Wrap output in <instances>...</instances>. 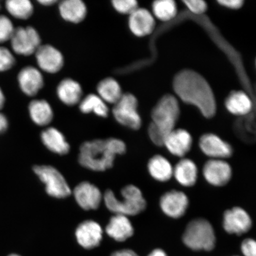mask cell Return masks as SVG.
Instances as JSON below:
<instances>
[{
  "label": "cell",
  "instance_id": "cell-38",
  "mask_svg": "<svg viewBox=\"0 0 256 256\" xmlns=\"http://www.w3.org/2000/svg\"><path fill=\"white\" fill-rule=\"evenodd\" d=\"M8 128V118L0 112V135L4 133Z\"/></svg>",
  "mask_w": 256,
  "mask_h": 256
},
{
  "label": "cell",
  "instance_id": "cell-8",
  "mask_svg": "<svg viewBox=\"0 0 256 256\" xmlns=\"http://www.w3.org/2000/svg\"><path fill=\"white\" fill-rule=\"evenodd\" d=\"M10 42L12 52L24 56L34 55L42 44L39 32L32 26L15 28Z\"/></svg>",
  "mask_w": 256,
  "mask_h": 256
},
{
  "label": "cell",
  "instance_id": "cell-29",
  "mask_svg": "<svg viewBox=\"0 0 256 256\" xmlns=\"http://www.w3.org/2000/svg\"><path fill=\"white\" fill-rule=\"evenodd\" d=\"M5 6L9 14L18 20H28L34 14V6L30 0H8Z\"/></svg>",
  "mask_w": 256,
  "mask_h": 256
},
{
  "label": "cell",
  "instance_id": "cell-10",
  "mask_svg": "<svg viewBox=\"0 0 256 256\" xmlns=\"http://www.w3.org/2000/svg\"><path fill=\"white\" fill-rule=\"evenodd\" d=\"M159 206L166 216L172 219H180L186 213L190 199L184 192L172 190L165 192L160 197Z\"/></svg>",
  "mask_w": 256,
  "mask_h": 256
},
{
  "label": "cell",
  "instance_id": "cell-3",
  "mask_svg": "<svg viewBox=\"0 0 256 256\" xmlns=\"http://www.w3.org/2000/svg\"><path fill=\"white\" fill-rule=\"evenodd\" d=\"M121 199L114 192L108 190L103 197L106 206L114 214L126 216L139 215L146 210L147 203L139 188L129 184L121 190Z\"/></svg>",
  "mask_w": 256,
  "mask_h": 256
},
{
  "label": "cell",
  "instance_id": "cell-17",
  "mask_svg": "<svg viewBox=\"0 0 256 256\" xmlns=\"http://www.w3.org/2000/svg\"><path fill=\"white\" fill-rule=\"evenodd\" d=\"M76 241L82 248L92 249L98 247L103 238V230L98 222L85 220L78 226L76 231Z\"/></svg>",
  "mask_w": 256,
  "mask_h": 256
},
{
  "label": "cell",
  "instance_id": "cell-25",
  "mask_svg": "<svg viewBox=\"0 0 256 256\" xmlns=\"http://www.w3.org/2000/svg\"><path fill=\"white\" fill-rule=\"evenodd\" d=\"M42 142L51 152L60 155H64L70 151V146L66 137L58 130L49 127L41 133Z\"/></svg>",
  "mask_w": 256,
  "mask_h": 256
},
{
  "label": "cell",
  "instance_id": "cell-35",
  "mask_svg": "<svg viewBox=\"0 0 256 256\" xmlns=\"http://www.w3.org/2000/svg\"><path fill=\"white\" fill-rule=\"evenodd\" d=\"M184 2L194 14H200L206 11L207 4L202 0H186Z\"/></svg>",
  "mask_w": 256,
  "mask_h": 256
},
{
  "label": "cell",
  "instance_id": "cell-22",
  "mask_svg": "<svg viewBox=\"0 0 256 256\" xmlns=\"http://www.w3.org/2000/svg\"><path fill=\"white\" fill-rule=\"evenodd\" d=\"M59 14L64 20L78 24L85 20L88 8L82 0H63L58 2Z\"/></svg>",
  "mask_w": 256,
  "mask_h": 256
},
{
  "label": "cell",
  "instance_id": "cell-24",
  "mask_svg": "<svg viewBox=\"0 0 256 256\" xmlns=\"http://www.w3.org/2000/svg\"><path fill=\"white\" fill-rule=\"evenodd\" d=\"M28 112L31 120L38 126H48L54 119L53 108L44 99L32 100L28 104Z\"/></svg>",
  "mask_w": 256,
  "mask_h": 256
},
{
  "label": "cell",
  "instance_id": "cell-41",
  "mask_svg": "<svg viewBox=\"0 0 256 256\" xmlns=\"http://www.w3.org/2000/svg\"><path fill=\"white\" fill-rule=\"evenodd\" d=\"M148 256H168L166 252L162 249H156Z\"/></svg>",
  "mask_w": 256,
  "mask_h": 256
},
{
  "label": "cell",
  "instance_id": "cell-40",
  "mask_svg": "<svg viewBox=\"0 0 256 256\" xmlns=\"http://www.w3.org/2000/svg\"><path fill=\"white\" fill-rule=\"evenodd\" d=\"M40 4L46 7H50V6H52L58 3V2L56 0H40L38 2Z\"/></svg>",
  "mask_w": 256,
  "mask_h": 256
},
{
  "label": "cell",
  "instance_id": "cell-4",
  "mask_svg": "<svg viewBox=\"0 0 256 256\" xmlns=\"http://www.w3.org/2000/svg\"><path fill=\"white\" fill-rule=\"evenodd\" d=\"M182 240L193 250L210 251L215 248L216 236L211 223L204 218H197L188 224Z\"/></svg>",
  "mask_w": 256,
  "mask_h": 256
},
{
  "label": "cell",
  "instance_id": "cell-20",
  "mask_svg": "<svg viewBox=\"0 0 256 256\" xmlns=\"http://www.w3.org/2000/svg\"><path fill=\"white\" fill-rule=\"evenodd\" d=\"M128 24L132 33L139 37L150 34L155 27L154 19L145 8H138L131 14Z\"/></svg>",
  "mask_w": 256,
  "mask_h": 256
},
{
  "label": "cell",
  "instance_id": "cell-13",
  "mask_svg": "<svg viewBox=\"0 0 256 256\" xmlns=\"http://www.w3.org/2000/svg\"><path fill=\"white\" fill-rule=\"evenodd\" d=\"M198 145L200 152L210 159L226 160L234 153L231 144L214 134H204L200 136Z\"/></svg>",
  "mask_w": 256,
  "mask_h": 256
},
{
  "label": "cell",
  "instance_id": "cell-28",
  "mask_svg": "<svg viewBox=\"0 0 256 256\" xmlns=\"http://www.w3.org/2000/svg\"><path fill=\"white\" fill-rule=\"evenodd\" d=\"M226 106L230 113L238 116H243L251 111L252 102L245 92H234L227 98Z\"/></svg>",
  "mask_w": 256,
  "mask_h": 256
},
{
  "label": "cell",
  "instance_id": "cell-15",
  "mask_svg": "<svg viewBox=\"0 0 256 256\" xmlns=\"http://www.w3.org/2000/svg\"><path fill=\"white\" fill-rule=\"evenodd\" d=\"M193 146L191 134L183 129L174 130L166 136L164 145L170 154L180 158L190 152Z\"/></svg>",
  "mask_w": 256,
  "mask_h": 256
},
{
  "label": "cell",
  "instance_id": "cell-14",
  "mask_svg": "<svg viewBox=\"0 0 256 256\" xmlns=\"http://www.w3.org/2000/svg\"><path fill=\"white\" fill-rule=\"evenodd\" d=\"M18 82L22 92L31 98L39 94L44 85L42 72L37 67L31 66H25L19 72Z\"/></svg>",
  "mask_w": 256,
  "mask_h": 256
},
{
  "label": "cell",
  "instance_id": "cell-32",
  "mask_svg": "<svg viewBox=\"0 0 256 256\" xmlns=\"http://www.w3.org/2000/svg\"><path fill=\"white\" fill-rule=\"evenodd\" d=\"M112 6L119 14L129 16L138 8L136 0H114Z\"/></svg>",
  "mask_w": 256,
  "mask_h": 256
},
{
  "label": "cell",
  "instance_id": "cell-34",
  "mask_svg": "<svg viewBox=\"0 0 256 256\" xmlns=\"http://www.w3.org/2000/svg\"><path fill=\"white\" fill-rule=\"evenodd\" d=\"M148 134L150 140L155 146H163L167 135H166L164 132H162L152 122L148 126Z\"/></svg>",
  "mask_w": 256,
  "mask_h": 256
},
{
  "label": "cell",
  "instance_id": "cell-44",
  "mask_svg": "<svg viewBox=\"0 0 256 256\" xmlns=\"http://www.w3.org/2000/svg\"><path fill=\"white\" fill-rule=\"evenodd\" d=\"M0 9H1V5H0Z\"/></svg>",
  "mask_w": 256,
  "mask_h": 256
},
{
  "label": "cell",
  "instance_id": "cell-7",
  "mask_svg": "<svg viewBox=\"0 0 256 256\" xmlns=\"http://www.w3.org/2000/svg\"><path fill=\"white\" fill-rule=\"evenodd\" d=\"M34 171L46 185L47 194L50 196L62 199L71 194L68 184L60 172L50 166H36Z\"/></svg>",
  "mask_w": 256,
  "mask_h": 256
},
{
  "label": "cell",
  "instance_id": "cell-27",
  "mask_svg": "<svg viewBox=\"0 0 256 256\" xmlns=\"http://www.w3.org/2000/svg\"><path fill=\"white\" fill-rule=\"evenodd\" d=\"M78 108L82 114H94L103 118H107L110 114L108 104L94 94H88L83 97L78 104Z\"/></svg>",
  "mask_w": 256,
  "mask_h": 256
},
{
  "label": "cell",
  "instance_id": "cell-18",
  "mask_svg": "<svg viewBox=\"0 0 256 256\" xmlns=\"http://www.w3.org/2000/svg\"><path fill=\"white\" fill-rule=\"evenodd\" d=\"M56 92L60 101L67 106L78 105L83 98L82 85L72 78L60 80L57 86Z\"/></svg>",
  "mask_w": 256,
  "mask_h": 256
},
{
  "label": "cell",
  "instance_id": "cell-5",
  "mask_svg": "<svg viewBox=\"0 0 256 256\" xmlns=\"http://www.w3.org/2000/svg\"><path fill=\"white\" fill-rule=\"evenodd\" d=\"M179 116L180 108L177 99L172 95H166L153 108L152 123L168 136L175 129Z\"/></svg>",
  "mask_w": 256,
  "mask_h": 256
},
{
  "label": "cell",
  "instance_id": "cell-39",
  "mask_svg": "<svg viewBox=\"0 0 256 256\" xmlns=\"http://www.w3.org/2000/svg\"><path fill=\"white\" fill-rule=\"evenodd\" d=\"M110 256H139L136 252L131 250L124 249L116 251L112 254Z\"/></svg>",
  "mask_w": 256,
  "mask_h": 256
},
{
  "label": "cell",
  "instance_id": "cell-36",
  "mask_svg": "<svg viewBox=\"0 0 256 256\" xmlns=\"http://www.w3.org/2000/svg\"><path fill=\"white\" fill-rule=\"evenodd\" d=\"M242 252L245 256H256V243L254 239H246L242 243Z\"/></svg>",
  "mask_w": 256,
  "mask_h": 256
},
{
  "label": "cell",
  "instance_id": "cell-19",
  "mask_svg": "<svg viewBox=\"0 0 256 256\" xmlns=\"http://www.w3.org/2000/svg\"><path fill=\"white\" fill-rule=\"evenodd\" d=\"M199 170L194 160L182 158L174 167L172 178L184 188H192L197 183Z\"/></svg>",
  "mask_w": 256,
  "mask_h": 256
},
{
  "label": "cell",
  "instance_id": "cell-23",
  "mask_svg": "<svg viewBox=\"0 0 256 256\" xmlns=\"http://www.w3.org/2000/svg\"><path fill=\"white\" fill-rule=\"evenodd\" d=\"M147 170L154 180L160 183L170 181L174 174V166L165 156L161 154H156L150 158Z\"/></svg>",
  "mask_w": 256,
  "mask_h": 256
},
{
  "label": "cell",
  "instance_id": "cell-11",
  "mask_svg": "<svg viewBox=\"0 0 256 256\" xmlns=\"http://www.w3.org/2000/svg\"><path fill=\"white\" fill-rule=\"evenodd\" d=\"M38 68L41 72L55 74L63 68L65 60L63 54L50 44H42L34 54Z\"/></svg>",
  "mask_w": 256,
  "mask_h": 256
},
{
  "label": "cell",
  "instance_id": "cell-6",
  "mask_svg": "<svg viewBox=\"0 0 256 256\" xmlns=\"http://www.w3.org/2000/svg\"><path fill=\"white\" fill-rule=\"evenodd\" d=\"M112 114L118 123L132 130H138L142 124L138 112V100L130 94H124L112 108Z\"/></svg>",
  "mask_w": 256,
  "mask_h": 256
},
{
  "label": "cell",
  "instance_id": "cell-30",
  "mask_svg": "<svg viewBox=\"0 0 256 256\" xmlns=\"http://www.w3.org/2000/svg\"><path fill=\"white\" fill-rule=\"evenodd\" d=\"M154 14L162 21L167 22L174 18L177 14V7L172 0H160L153 3Z\"/></svg>",
  "mask_w": 256,
  "mask_h": 256
},
{
  "label": "cell",
  "instance_id": "cell-16",
  "mask_svg": "<svg viewBox=\"0 0 256 256\" xmlns=\"http://www.w3.org/2000/svg\"><path fill=\"white\" fill-rule=\"evenodd\" d=\"M73 194L78 206L86 210H97L103 200L100 190L88 182H82L76 186Z\"/></svg>",
  "mask_w": 256,
  "mask_h": 256
},
{
  "label": "cell",
  "instance_id": "cell-43",
  "mask_svg": "<svg viewBox=\"0 0 256 256\" xmlns=\"http://www.w3.org/2000/svg\"><path fill=\"white\" fill-rule=\"evenodd\" d=\"M8 256H19V255L16 254H12L9 255Z\"/></svg>",
  "mask_w": 256,
  "mask_h": 256
},
{
  "label": "cell",
  "instance_id": "cell-21",
  "mask_svg": "<svg viewBox=\"0 0 256 256\" xmlns=\"http://www.w3.org/2000/svg\"><path fill=\"white\" fill-rule=\"evenodd\" d=\"M106 232L115 241L123 242L133 236L134 228L129 217L114 214L106 227Z\"/></svg>",
  "mask_w": 256,
  "mask_h": 256
},
{
  "label": "cell",
  "instance_id": "cell-37",
  "mask_svg": "<svg viewBox=\"0 0 256 256\" xmlns=\"http://www.w3.org/2000/svg\"><path fill=\"white\" fill-rule=\"evenodd\" d=\"M218 2L224 7L232 9H238L242 8L243 4L242 0H222Z\"/></svg>",
  "mask_w": 256,
  "mask_h": 256
},
{
  "label": "cell",
  "instance_id": "cell-1",
  "mask_svg": "<svg viewBox=\"0 0 256 256\" xmlns=\"http://www.w3.org/2000/svg\"><path fill=\"white\" fill-rule=\"evenodd\" d=\"M174 92L186 103L196 106L206 118H212L216 114L215 98L210 86L199 74L184 70L175 76Z\"/></svg>",
  "mask_w": 256,
  "mask_h": 256
},
{
  "label": "cell",
  "instance_id": "cell-9",
  "mask_svg": "<svg viewBox=\"0 0 256 256\" xmlns=\"http://www.w3.org/2000/svg\"><path fill=\"white\" fill-rule=\"evenodd\" d=\"M232 166L226 160L209 159L202 170L204 180L216 188L228 184L232 178Z\"/></svg>",
  "mask_w": 256,
  "mask_h": 256
},
{
  "label": "cell",
  "instance_id": "cell-12",
  "mask_svg": "<svg viewBox=\"0 0 256 256\" xmlns=\"http://www.w3.org/2000/svg\"><path fill=\"white\" fill-rule=\"evenodd\" d=\"M252 226V217L248 211L242 207H232L226 210L223 214V228L230 234H244L251 230Z\"/></svg>",
  "mask_w": 256,
  "mask_h": 256
},
{
  "label": "cell",
  "instance_id": "cell-31",
  "mask_svg": "<svg viewBox=\"0 0 256 256\" xmlns=\"http://www.w3.org/2000/svg\"><path fill=\"white\" fill-rule=\"evenodd\" d=\"M15 28L10 18L5 15H0V44L10 40Z\"/></svg>",
  "mask_w": 256,
  "mask_h": 256
},
{
  "label": "cell",
  "instance_id": "cell-26",
  "mask_svg": "<svg viewBox=\"0 0 256 256\" xmlns=\"http://www.w3.org/2000/svg\"><path fill=\"white\" fill-rule=\"evenodd\" d=\"M96 91L99 97L108 104H116L124 94L119 82L110 76L98 82Z\"/></svg>",
  "mask_w": 256,
  "mask_h": 256
},
{
  "label": "cell",
  "instance_id": "cell-33",
  "mask_svg": "<svg viewBox=\"0 0 256 256\" xmlns=\"http://www.w3.org/2000/svg\"><path fill=\"white\" fill-rule=\"evenodd\" d=\"M16 60L14 54L8 48L0 46V72H6L15 66Z\"/></svg>",
  "mask_w": 256,
  "mask_h": 256
},
{
  "label": "cell",
  "instance_id": "cell-2",
  "mask_svg": "<svg viewBox=\"0 0 256 256\" xmlns=\"http://www.w3.org/2000/svg\"><path fill=\"white\" fill-rule=\"evenodd\" d=\"M126 152V146L118 138L94 140L80 146L78 162L83 167L96 172H104L113 167L116 156Z\"/></svg>",
  "mask_w": 256,
  "mask_h": 256
},
{
  "label": "cell",
  "instance_id": "cell-42",
  "mask_svg": "<svg viewBox=\"0 0 256 256\" xmlns=\"http://www.w3.org/2000/svg\"><path fill=\"white\" fill-rule=\"evenodd\" d=\"M6 104V97L1 87H0V110L4 108Z\"/></svg>",
  "mask_w": 256,
  "mask_h": 256
}]
</instances>
